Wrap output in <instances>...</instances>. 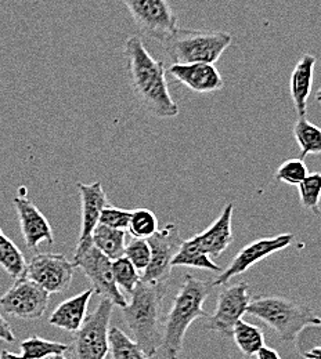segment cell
I'll use <instances>...</instances> for the list:
<instances>
[{"label":"cell","mask_w":321,"mask_h":359,"mask_svg":"<svg viewBox=\"0 0 321 359\" xmlns=\"http://www.w3.org/2000/svg\"><path fill=\"white\" fill-rule=\"evenodd\" d=\"M247 314L265 322L284 341H295L303 329L321 325L320 316L309 307L277 296L255 297Z\"/></svg>","instance_id":"obj_4"},{"label":"cell","mask_w":321,"mask_h":359,"mask_svg":"<svg viewBox=\"0 0 321 359\" xmlns=\"http://www.w3.org/2000/svg\"><path fill=\"white\" fill-rule=\"evenodd\" d=\"M0 359H24L21 355H17L14 353H10L7 350H3L0 354Z\"/></svg>","instance_id":"obj_36"},{"label":"cell","mask_w":321,"mask_h":359,"mask_svg":"<svg viewBox=\"0 0 321 359\" xmlns=\"http://www.w3.org/2000/svg\"><path fill=\"white\" fill-rule=\"evenodd\" d=\"M21 357L24 359H45L50 355L65 354L70 351V346L58 341H50L41 339L38 336H32L24 340L20 346Z\"/></svg>","instance_id":"obj_26"},{"label":"cell","mask_w":321,"mask_h":359,"mask_svg":"<svg viewBox=\"0 0 321 359\" xmlns=\"http://www.w3.org/2000/svg\"><path fill=\"white\" fill-rule=\"evenodd\" d=\"M248 359H252V358H248Z\"/></svg>","instance_id":"obj_41"},{"label":"cell","mask_w":321,"mask_h":359,"mask_svg":"<svg viewBox=\"0 0 321 359\" xmlns=\"http://www.w3.org/2000/svg\"><path fill=\"white\" fill-rule=\"evenodd\" d=\"M316 100H317V102H321V89L316 93Z\"/></svg>","instance_id":"obj_38"},{"label":"cell","mask_w":321,"mask_h":359,"mask_svg":"<svg viewBox=\"0 0 321 359\" xmlns=\"http://www.w3.org/2000/svg\"><path fill=\"white\" fill-rule=\"evenodd\" d=\"M231 42L229 32L178 28L162 45L173 64H215Z\"/></svg>","instance_id":"obj_5"},{"label":"cell","mask_w":321,"mask_h":359,"mask_svg":"<svg viewBox=\"0 0 321 359\" xmlns=\"http://www.w3.org/2000/svg\"><path fill=\"white\" fill-rule=\"evenodd\" d=\"M131 215H132L131 210H125V209H119V208L107 205L101 210L98 224L126 231L129 226V222H131Z\"/></svg>","instance_id":"obj_32"},{"label":"cell","mask_w":321,"mask_h":359,"mask_svg":"<svg viewBox=\"0 0 321 359\" xmlns=\"http://www.w3.org/2000/svg\"><path fill=\"white\" fill-rule=\"evenodd\" d=\"M45 359H67L64 357V354H58V355H50Z\"/></svg>","instance_id":"obj_37"},{"label":"cell","mask_w":321,"mask_h":359,"mask_svg":"<svg viewBox=\"0 0 321 359\" xmlns=\"http://www.w3.org/2000/svg\"><path fill=\"white\" fill-rule=\"evenodd\" d=\"M294 239V233H281L272 238H261L251 242L237 253L228 269L221 271V275L211 282V286H225L234 276L247 272L251 267L268 259L269 256L289 248Z\"/></svg>","instance_id":"obj_11"},{"label":"cell","mask_w":321,"mask_h":359,"mask_svg":"<svg viewBox=\"0 0 321 359\" xmlns=\"http://www.w3.org/2000/svg\"><path fill=\"white\" fill-rule=\"evenodd\" d=\"M114 304L103 297L75 333V359H105L110 354V322Z\"/></svg>","instance_id":"obj_6"},{"label":"cell","mask_w":321,"mask_h":359,"mask_svg":"<svg viewBox=\"0 0 321 359\" xmlns=\"http://www.w3.org/2000/svg\"><path fill=\"white\" fill-rule=\"evenodd\" d=\"M294 137L301 148V159L308 155H321V129L303 118H298L294 126Z\"/></svg>","instance_id":"obj_23"},{"label":"cell","mask_w":321,"mask_h":359,"mask_svg":"<svg viewBox=\"0 0 321 359\" xmlns=\"http://www.w3.org/2000/svg\"><path fill=\"white\" fill-rule=\"evenodd\" d=\"M112 273H114L117 286L131 294L133 293L138 282L141 280L138 269H135V266L125 256L112 262Z\"/></svg>","instance_id":"obj_29"},{"label":"cell","mask_w":321,"mask_h":359,"mask_svg":"<svg viewBox=\"0 0 321 359\" xmlns=\"http://www.w3.org/2000/svg\"><path fill=\"white\" fill-rule=\"evenodd\" d=\"M110 354L111 359H150L138 343L117 326L110 327Z\"/></svg>","instance_id":"obj_25"},{"label":"cell","mask_w":321,"mask_h":359,"mask_svg":"<svg viewBox=\"0 0 321 359\" xmlns=\"http://www.w3.org/2000/svg\"><path fill=\"white\" fill-rule=\"evenodd\" d=\"M125 238L126 231L115 229L103 224L97 225L92 233L93 245L111 262L125 255Z\"/></svg>","instance_id":"obj_20"},{"label":"cell","mask_w":321,"mask_h":359,"mask_svg":"<svg viewBox=\"0 0 321 359\" xmlns=\"http://www.w3.org/2000/svg\"><path fill=\"white\" fill-rule=\"evenodd\" d=\"M94 290L88 289L63 302L48 318V323L70 333H77L86 319L89 302Z\"/></svg>","instance_id":"obj_19"},{"label":"cell","mask_w":321,"mask_h":359,"mask_svg":"<svg viewBox=\"0 0 321 359\" xmlns=\"http://www.w3.org/2000/svg\"><path fill=\"white\" fill-rule=\"evenodd\" d=\"M302 355H303V358L305 359H321V346L310 348L309 351L303 353Z\"/></svg>","instance_id":"obj_35"},{"label":"cell","mask_w":321,"mask_h":359,"mask_svg":"<svg viewBox=\"0 0 321 359\" xmlns=\"http://www.w3.org/2000/svg\"><path fill=\"white\" fill-rule=\"evenodd\" d=\"M0 267L14 279L24 276L27 269V262L22 252L3 233H0Z\"/></svg>","instance_id":"obj_24"},{"label":"cell","mask_w":321,"mask_h":359,"mask_svg":"<svg viewBox=\"0 0 321 359\" xmlns=\"http://www.w3.org/2000/svg\"><path fill=\"white\" fill-rule=\"evenodd\" d=\"M138 271H145L151 260V248L147 239H138L133 238L126 246H125V255H124Z\"/></svg>","instance_id":"obj_31"},{"label":"cell","mask_w":321,"mask_h":359,"mask_svg":"<svg viewBox=\"0 0 321 359\" xmlns=\"http://www.w3.org/2000/svg\"><path fill=\"white\" fill-rule=\"evenodd\" d=\"M171 359H179V358H178V355H173V357H171Z\"/></svg>","instance_id":"obj_39"},{"label":"cell","mask_w":321,"mask_h":359,"mask_svg":"<svg viewBox=\"0 0 321 359\" xmlns=\"http://www.w3.org/2000/svg\"><path fill=\"white\" fill-rule=\"evenodd\" d=\"M309 175L308 166L303 162V159H288L282 162L278 169L275 170V180L288 184V185H299L305 177Z\"/></svg>","instance_id":"obj_30"},{"label":"cell","mask_w":321,"mask_h":359,"mask_svg":"<svg viewBox=\"0 0 321 359\" xmlns=\"http://www.w3.org/2000/svg\"><path fill=\"white\" fill-rule=\"evenodd\" d=\"M231 337L234 339L240 351L249 358L256 357L258 353L265 347L263 330L242 319L235 323Z\"/></svg>","instance_id":"obj_21"},{"label":"cell","mask_w":321,"mask_h":359,"mask_svg":"<svg viewBox=\"0 0 321 359\" xmlns=\"http://www.w3.org/2000/svg\"><path fill=\"white\" fill-rule=\"evenodd\" d=\"M211 282H204L192 275H185L181 290L166 315L164 325L162 346L171 357L178 355L183 348L184 337L191 323L205 316L204 303L209 296Z\"/></svg>","instance_id":"obj_3"},{"label":"cell","mask_w":321,"mask_h":359,"mask_svg":"<svg viewBox=\"0 0 321 359\" xmlns=\"http://www.w3.org/2000/svg\"><path fill=\"white\" fill-rule=\"evenodd\" d=\"M316 61L317 60L315 55L303 54L291 74L289 93L298 118H303L308 114V100L310 97L313 86Z\"/></svg>","instance_id":"obj_18"},{"label":"cell","mask_w":321,"mask_h":359,"mask_svg":"<svg viewBox=\"0 0 321 359\" xmlns=\"http://www.w3.org/2000/svg\"><path fill=\"white\" fill-rule=\"evenodd\" d=\"M78 191L82 205V224L75 250H81L92 245L93 231L98 225L101 210L108 205L107 195L98 181L93 184L78 182Z\"/></svg>","instance_id":"obj_15"},{"label":"cell","mask_w":321,"mask_h":359,"mask_svg":"<svg viewBox=\"0 0 321 359\" xmlns=\"http://www.w3.org/2000/svg\"><path fill=\"white\" fill-rule=\"evenodd\" d=\"M75 266L64 255L39 253L27 264L24 276L39 285L48 294L65 292L74 278Z\"/></svg>","instance_id":"obj_10"},{"label":"cell","mask_w":321,"mask_h":359,"mask_svg":"<svg viewBox=\"0 0 321 359\" xmlns=\"http://www.w3.org/2000/svg\"><path fill=\"white\" fill-rule=\"evenodd\" d=\"M14 208L18 215L22 238L28 249L35 250L42 242L48 245L54 243L53 229L42 212L25 196H17L14 199Z\"/></svg>","instance_id":"obj_16"},{"label":"cell","mask_w":321,"mask_h":359,"mask_svg":"<svg viewBox=\"0 0 321 359\" xmlns=\"http://www.w3.org/2000/svg\"><path fill=\"white\" fill-rule=\"evenodd\" d=\"M232 210L234 205L228 203L222 210L221 216L214 222V224L208 226L201 233L192 236L197 245L209 256L218 257L221 256L232 242Z\"/></svg>","instance_id":"obj_17"},{"label":"cell","mask_w":321,"mask_h":359,"mask_svg":"<svg viewBox=\"0 0 321 359\" xmlns=\"http://www.w3.org/2000/svg\"><path fill=\"white\" fill-rule=\"evenodd\" d=\"M168 74L185 88L199 94L219 91L225 86L223 78L214 64H172Z\"/></svg>","instance_id":"obj_14"},{"label":"cell","mask_w":321,"mask_h":359,"mask_svg":"<svg viewBox=\"0 0 321 359\" xmlns=\"http://www.w3.org/2000/svg\"><path fill=\"white\" fill-rule=\"evenodd\" d=\"M0 233H1V229H0Z\"/></svg>","instance_id":"obj_40"},{"label":"cell","mask_w":321,"mask_h":359,"mask_svg":"<svg viewBox=\"0 0 321 359\" xmlns=\"http://www.w3.org/2000/svg\"><path fill=\"white\" fill-rule=\"evenodd\" d=\"M75 269H81L92 283L93 290L108 299L114 306L124 309L128 303L121 293L112 273V262L103 255L94 245L85 249L75 250L74 260Z\"/></svg>","instance_id":"obj_8"},{"label":"cell","mask_w":321,"mask_h":359,"mask_svg":"<svg viewBox=\"0 0 321 359\" xmlns=\"http://www.w3.org/2000/svg\"><path fill=\"white\" fill-rule=\"evenodd\" d=\"M173 267H191V269H208L221 272L222 269L211 260V257L197 245V242L191 238L183 241L178 253L172 260Z\"/></svg>","instance_id":"obj_22"},{"label":"cell","mask_w":321,"mask_h":359,"mask_svg":"<svg viewBox=\"0 0 321 359\" xmlns=\"http://www.w3.org/2000/svg\"><path fill=\"white\" fill-rule=\"evenodd\" d=\"M144 36L164 42L178 29V17L168 0H122Z\"/></svg>","instance_id":"obj_7"},{"label":"cell","mask_w":321,"mask_h":359,"mask_svg":"<svg viewBox=\"0 0 321 359\" xmlns=\"http://www.w3.org/2000/svg\"><path fill=\"white\" fill-rule=\"evenodd\" d=\"M301 205L313 212L315 215L320 213L321 201V173L308 175L305 180L298 185Z\"/></svg>","instance_id":"obj_27"},{"label":"cell","mask_w":321,"mask_h":359,"mask_svg":"<svg viewBox=\"0 0 321 359\" xmlns=\"http://www.w3.org/2000/svg\"><path fill=\"white\" fill-rule=\"evenodd\" d=\"M124 54L131 88L143 108L159 119L176 118L179 105L168 89L164 62L147 51L140 36H131L125 42Z\"/></svg>","instance_id":"obj_1"},{"label":"cell","mask_w":321,"mask_h":359,"mask_svg":"<svg viewBox=\"0 0 321 359\" xmlns=\"http://www.w3.org/2000/svg\"><path fill=\"white\" fill-rule=\"evenodd\" d=\"M48 296L39 285L27 276H21L0 297V310L22 320L41 319L46 313Z\"/></svg>","instance_id":"obj_9"},{"label":"cell","mask_w":321,"mask_h":359,"mask_svg":"<svg viewBox=\"0 0 321 359\" xmlns=\"http://www.w3.org/2000/svg\"><path fill=\"white\" fill-rule=\"evenodd\" d=\"M128 231L133 238L148 239L158 231L157 216L150 209H136L131 215Z\"/></svg>","instance_id":"obj_28"},{"label":"cell","mask_w":321,"mask_h":359,"mask_svg":"<svg viewBox=\"0 0 321 359\" xmlns=\"http://www.w3.org/2000/svg\"><path fill=\"white\" fill-rule=\"evenodd\" d=\"M147 241L151 248V260L141 276V280L165 283L171 276L172 260L183 242L179 228L175 224H168L164 229H158Z\"/></svg>","instance_id":"obj_12"},{"label":"cell","mask_w":321,"mask_h":359,"mask_svg":"<svg viewBox=\"0 0 321 359\" xmlns=\"http://www.w3.org/2000/svg\"><path fill=\"white\" fill-rule=\"evenodd\" d=\"M258 359H281L280 357V354L273 350V348H270V347H263L259 353H258Z\"/></svg>","instance_id":"obj_34"},{"label":"cell","mask_w":321,"mask_h":359,"mask_svg":"<svg viewBox=\"0 0 321 359\" xmlns=\"http://www.w3.org/2000/svg\"><path fill=\"white\" fill-rule=\"evenodd\" d=\"M166 293L165 283L140 280L132 293V302L121 309L125 322L133 334V340L151 358L162 346L161 329L162 303Z\"/></svg>","instance_id":"obj_2"},{"label":"cell","mask_w":321,"mask_h":359,"mask_svg":"<svg viewBox=\"0 0 321 359\" xmlns=\"http://www.w3.org/2000/svg\"><path fill=\"white\" fill-rule=\"evenodd\" d=\"M249 303L251 296L248 283L240 282L223 287L218 296L216 310L209 316L208 327L225 337H231L235 323L247 314Z\"/></svg>","instance_id":"obj_13"},{"label":"cell","mask_w":321,"mask_h":359,"mask_svg":"<svg viewBox=\"0 0 321 359\" xmlns=\"http://www.w3.org/2000/svg\"><path fill=\"white\" fill-rule=\"evenodd\" d=\"M0 340H3L6 343H14L15 341V336H14L10 325L7 323V320L3 318L1 314H0Z\"/></svg>","instance_id":"obj_33"}]
</instances>
